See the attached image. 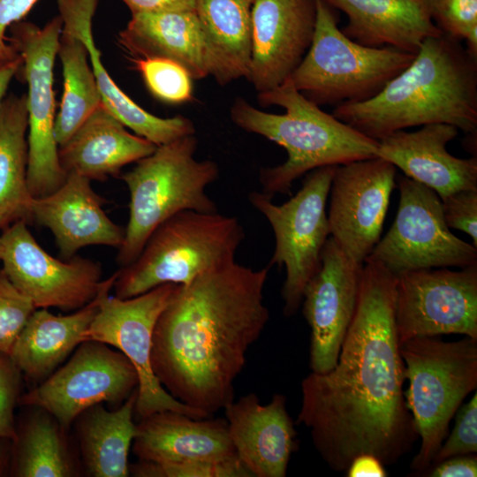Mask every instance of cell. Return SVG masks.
Here are the masks:
<instances>
[{
	"mask_svg": "<svg viewBox=\"0 0 477 477\" xmlns=\"http://www.w3.org/2000/svg\"><path fill=\"white\" fill-rule=\"evenodd\" d=\"M395 286L396 276L383 265L364 262L355 313L335 367L301 382L298 422L337 472L364 453L394 465L419 439L403 390Z\"/></svg>",
	"mask_w": 477,
	"mask_h": 477,
	"instance_id": "6da1fadb",
	"label": "cell"
},
{
	"mask_svg": "<svg viewBox=\"0 0 477 477\" xmlns=\"http://www.w3.org/2000/svg\"><path fill=\"white\" fill-rule=\"evenodd\" d=\"M269 269L234 261L177 284L151 349L153 372L174 398L211 416L233 401L246 352L269 320Z\"/></svg>",
	"mask_w": 477,
	"mask_h": 477,
	"instance_id": "7a4b0ae2",
	"label": "cell"
},
{
	"mask_svg": "<svg viewBox=\"0 0 477 477\" xmlns=\"http://www.w3.org/2000/svg\"><path fill=\"white\" fill-rule=\"evenodd\" d=\"M332 115L380 140L429 124L477 131V57L445 34L427 38L411 64L373 98L334 107Z\"/></svg>",
	"mask_w": 477,
	"mask_h": 477,
	"instance_id": "3957f363",
	"label": "cell"
},
{
	"mask_svg": "<svg viewBox=\"0 0 477 477\" xmlns=\"http://www.w3.org/2000/svg\"><path fill=\"white\" fill-rule=\"evenodd\" d=\"M260 105L279 106L284 114L262 111L245 99L233 102L230 117L242 130L283 147L287 159L260 170L261 192L273 198L291 193L292 183L309 171L377 156L379 141L371 139L305 97L286 80L279 87L258 94Z\"/></svg>",
	"mask_w": 477,
	"mask_h": 477,
	"instance_id": "277c9868",
	"label": "cell"
},
{
	"mask_svg": "<svg viewBox=\"0 0 477 477\" xmlns=\"http://www.w3.org/2000/svg\"><path fill=\"white\" fill-rule=\"evenodd\" d=\"M197 147L194 134L180 137L157 146L121 176L130 193L129 220L117 256L122 267L132 262L154 230L174 215L217 212L206 189L218 178L219 167L212 160H197Z\"/></svg>",
	"mask_w": 477,
	"mask_h": 477,
	"instance_id": "5b68a950",
	"label": "cell"
},
{
	"mask_svg": "<svg viewBox=\"0 0 477 477\" xmlns=\"http://www.w3.org/2000/svg\"><path fill=\"white\" fill-rule=\"evenodd\" d=\"M244 239V228L234 216L181 211L156 227L138 257L117 270L115 296L129 299L165 284H186L234 262Z\"/></svg>",
	"mask_w": 477,
	"mask_h": 477,
	"instance_id": "8992f818",
	"label": "cell"
},
{
	"mask_svg": "<svg viewBox=\"0 0 477 477\" xmlns=\"http://www.w3.org/2000/svg\"><path fill=\"white\" fill-rule=\"evenodd\" d=\"M409 386L407 407L420 439L410 468L425 473L447 436L452 417L477 388V339L447 342L417 337L400 344Z\"/></svg>",
	"mask_w": 477,
	"mask_h": 477,
	"instance_id": "52a82bcc",
	"label": "cell"
},
{
	"mask_svg": "<svg viewBox=\"0 0 477 477\" xmlns=\"http://www.w3.org/2000/svg\"><path fill=\"white\" fill-rule=\"evenodd\" d=\"M315 9L312 42L289 79L318 106L336 107L373 98L416 55L359 44L339 29L335 9L323 0H315Z\"/></svg>",
	"mask_w": 477,
	"mask_h": 477,
	"instance_id": "ba28073f",
	"label": "cell"
},
{
	"mask_svg": "<svg viewBox=\"0 0 477 477\" xmlns=\"http://www.w3.org/2000/svg\"><path fill=\"white\" fill-rule=\"evenodd\" d=\"M337 166H323L307 173L298 193L281 205L273 203V198L262 192L248 195L251 205L268 220L275 236V249L268 266L285 268L281 294L286 317L298 311L307 284L321 268L322 251L329 235L326 204Z\"/></svg>",
	"mask_w": 477,
	"mask_h": 477,
	"instance_id": "9c48e42d",
	"label": "cell"
},
{
	"mask_svg": "<svg viewBox=\"0 0 477 477\" xmlns=\"http://www.w3.org/2000/svg\"><path fill=\"white\" fill-rule=\"evenodd\" d=\"M57 16L42 27L30 22L11 26V42L22 59L27 84V185L33 197L48 195L65 180L55 137L54 64L62 33Z\"/></svg>",
	"mask_w": 477,
	"mask_h": 477,
	"instance_id": "30bf717a",
	"label": "cell"
},
{
	"mask_svg": "<svg viewBox=\"0 0 477 477\" xmlns=\"http://www.w3.org/2000/svg\"><path fill=\"white\" fill-rule=\"evenodd\" d=\"M399 205L394 222L366 261L404 272L477 263V247L455 236L445 223L442 200L431 188L405 176L398 179Z\"/></svg>",
	"mask_w": 477,
	"mask_h": 477,
	"instance_id": "8fae6325",
	"label": "cell"
},
{
	"mask_svg": "<svg viewBox=\"0 0 477 477\" xmlns=\"http://www.w3.org/2000/svg\"><path fill=\"white\" fill-rule=\"evenodd\" d=\"M176 286L162 284L129 299L107 293L85 335L86 341H98L117 348L134 367L139 378L134 412L140 419L167 410L195 419L211 416L174 398L162 386L151 367L154 329Z\"/></svg>",
	"mask_w": 477,
	"mask_h": 477,
	"instance_id": "7c38bea8",
	"label": "cell"
},
{
	"mask_svg": "<svg viewBox=\"0 0 477 477\" xmlns=\"http://www.w3.org/2000/svg\"><path fill=\"white\" fill-rule=\"evenodd\" d=\"M138 383L134 367L121 352L104 343L87 340L74 350L63 367L19 396V403L48 411L66 430L93 405H122Z\"/></svg>",
	"mask_w": 477,
	"mask_h": 477,
	"instance_id": "4fadbf2b",
	"label": "cell"
},
{
	"mask_svg": "<svg viewBox=\"0 0 477 477\" xmlns=\"http://www.w3.org/2000/svg\"><path fill=\"white\" fill-rule=\"evenodd\" d=\"M395 322L399 344L449 334L477 339V263L396 276Z\"/></svg>",
	"mask_w": 477,
	"mask_h": 477,
	"instance_id": "5bb4252c",
	"label": "cell"
},
{
	"mask_svg": "<svg viewBox=\"0 0 477 477\" xmlns=\"http://www.w3.org/2000/svg\"><path fill=\"white\" fill-rule=\"evenodd\" d=\"M0 241L2 269L36 308L76 311L93 300L102 286L98 262L77 255L65 261L51 256L23 221L3 230Z\"/></svg>",
	"mask_w": 477,
	"mask_h": 477,
	"instance_id": "9a60e30c",
	"label": "cell"
},
{
	"mask_svg": "<svg viewBox=\"0 0 477 477\" xmlns=\"http://www.w3.org/2000/svg\"><path fill=\"white\" fill-rule=\"evenodd\" d=\"M397 168L381 157L338 165L329 195V235L352 261L364 263L381 238Z\"/></svg>",
	"mask_w": 477,
	"mask_h": 477,
	"instance_id": "2e32d148",
	"label": "cell"
},
{
	"mask_svg": "<svg viewBox=\"0 0 477 477\" xmlns=\"http://www.w3.org/2000/svg\"><path fill=\"white\" fill-rule=\"evenodd\" d=\"M322 265L307 284L301 302L310 334L311 372L332 369L355 313L364 263L350 259L329 237Z\"/></svg>",
	"mask_w": 477,
	"mask_h": 477,
	"instance_id": "e0dca14e",
	"label": "cell"
},
{
	"mask_svg": "<svg viewBox=\"0 0 477 477\" xmlns=\"http://www.w3.org/2000/svg\"><path fill=\"white\" fill-rule=\"evenodd\" d=\"M315 0H256L247 80L268 92L290 78L312 42Z\"/></svg>",
	"mask_w": 477,
	"mask_h": 477,
	"instance_id": "ac0fdd59",
	"label": "cell"
},
{
	"mask_svg": "<svg viewBox=\"0 0 477 477\" xmlns=\"http://www.w3.org/2000/svg\"><path fill=\"white\" fill-rule=\"evenodd\" d=\"M285 404L282 394L262 405L256 394L249 393L223 408L237 456L253 477L286 475L298 442Z\"/></svg>",
	"mask_w": 477,
	"mask_h": 477,
	"instance_id": "d6986e66",
	"label": "cell"
},
{
	"mask_svg": "<svg viewBox=\"0 0 477 477\" xmlns=\"http://www.w3.org/2000/svg\"><path fill=\"white\" fill-rule=\"evenodd\" d=\"M458 134L448 124H429L417 131L400 130L379 140L377 156L405 177L434 190L441 200L464 190H477V158H458L447 145Z\"/></svg>",
	"mask_w": 477,
	"mask_h": 477,
	"instance_id": "ffe728a7",
	"label": "cell"
},
{
	"mask_svg": "<svg viewBox=\"0 0 477 477\" xmlns=\"http://www.w3.org/2000/svg\"><path fill=\"white\" fill-rule=\"evenodd\" d=\"M90 181L70 173L53 193L32 200L33 222L52 232L60 255L65 260L85 246L119 248L124 241L125 231L105 214L102 200L95 193Z\"/></svg>",
	"mask_w": 477,
	"mask_h": 477,
	"instance_id": "44dd1931",
	"label": "cell"
},
{
	"mask_svg": "<svg viewBox=\"0 0 477 477\" xmlns=\"http://www.w3.org/2000/svg\"><path fill=\"white\" fill-rule=\"evenodd\" d=\"M132 452L139 460L156 463L238 458L225 419H195L168 410L140 420Z\"/></svg>",
	"mask_w": 477,
	"mask_h": 477,
	"instance_id": "7402d4cb",
	"label": "cell"
},
{
	"mask_svg": "<svg viewBox=\"0 0 477 477\" xmlns=\"http://www.w3.org/2000/svg\"><path fill=\"white\" fill-rule=\"evenodd\" d=\"M99 0H57L63 29L86 46L102 105L125 127L156 146L195 134L193 123L183 116L160 117L132 101L112 80L101 61L94 41L92 21Z\"/></svg>",
	"mask_w": 477,
	"mask_h": 477,
	"instance_id": "603a6c76",
	"label": "cell"
},
{
	"mask_svg": "<svg viewBox=\"0 0 477 477\" xmlns=\"http://www.w3.org/2000/svg\"><path fill=\"white\" fill-rule=\"evenodd\" d=\"M117 271L103 280L97 296L83 307L66 315L48 308H36L19 334L10 356L30 380L49 376L82 342L96 315L102 299L113 288Z\"/></svg>",
	"mask_w": 477,
	"mask_h": 477,
	"instance_id": "cb8c5ba5",
	"label": "cell"
},
{
	"mask_svg": "<svg viewBox=\"0 0 477 477\" xmlns=\"http://www.w3.org/2000/svg\"><path fill=\"white\" fill-rule=\"evenodd\" d=\"M156 145L130 133L102 103L58 147L61 167L89 180L103 181L152 154Z\"/></svg>",
	"mask_w": 477,
	"mask_h": 477,
	"instance_id": "d4e9b609",
	"label": "cell"
},
{
	"mask_svg": "<svg viewBox=\"0 0 477 477\" xmlns=\"http://www.w3.org/2000/svg\"><path fill=\"white\" fill-rule=\"evenodd\" d=\"M323 1L347 16L341 31L363 46L416 54L427 38L443 34L420 0Z\"/></svg>",
	"mask_w": 477,
	"mask_h": 477,
	"instance_id": "484cf974",
	"label": "cell"
},
{
	"mask_svg": "<svg viewBox=\"0 0 477 477\" xmlns=\"http://www.w3.org/2000/svg\"><path fill=\"white\" fill-rule=\"evenodd\" d=\"M256 0H195L208 75L221 86L247 78Z\"/></svg>",
	"mask_w": 477,
	"mask_h": 477,
	"instance_id": "4316f807",
	"label": "cell"
},
{
	"mask_svg": "<svg viewBox=\"0 0 477 477\" xmlns=\"http://www.w3.org/2000/svg\"><path fill=\"white\" fill-rule=\"evenodd\" d=\"M117 40L136 58H167L181 64L193 80L208 76L194 11L132 14Z\"/></svg>",
	"mask_w": 477,
	"mask_h": 477,
	"instance_id": "83f0119b",
	"label": "cell"
},
{
	"mask_svg": "<svg viewBox=\"0 0 477 477\" xmlns=\"http://www.w3.org/2000/svg\"><path fill=\"white\" fill-rule=\"evenodd\" d=\"M137 389L113 411L102 404L83 411L74 420L87 473L94 477H126L128 454L137 435L132 420ZM73 422V423H74Z\"/></svg>",
	"mask_w": 477,
	"mask_h": 477,
	"instance_id": "f1b7e54d",
	"label": "cell"
},
{
	"mask_svg": "<svg viewBox=\"0 0 477 477\" xmlns=\"http://www.w3.org/2000/svg\"><path fill=\"white\" fill-rule=\"evenodd\" d=\"M26 95H11L0 106V230L33 222L27 185Z\"/></svg>",
	"mask_w": 477,
	"mask_h": 477,
	"instance_id": "f546056e",
	"label": "cell"
},
{
	"mask_svg": "<svg viewBox=\"0 0 477 477\" xmlns=\"http://www.w3.org/2000/svg\"><path fill=\"white\" fill-rule=\"evenodd\" d=\"M31 412L16 426L11 473L18 477H70L76 473L64 431L48 411L27 406Z\"/></svg>",
	"mask_w": 477,
	"mask_h": 477,
	"instance_id": "4dcf8cb0",
	"label": "cell"
},
{
	"mask_svg": "<svg viewBox=\"0 0 477 477\" xmlns=\"http://www.w3.org/2000/svg\"><path fill=\"white\" fill-rule=\"evenodd\" d=\"M57 55L64 78L63 96L55 119L59 147L102 104V97L85 44L63 27Z\"/></svg>",
	"mask_w": 477,
	"mask_h": 477,
	"instance_id": "1f68e13d",
	"label": "cell"
},
{
	"mask_svg": "<svg viewBox=\"0 0 477 477\" xmlns=\"http://www.w3.org/2000/svg\"><path fill=\"white\" fill-rule=\"evenodd\" d=\"M146 87L158 100L166 103H183L193 96V78L179 64L167 58L133 59Z\"/></svg>",
	"mask_w": 477,
	"mask_h": 477,
	"instance_id": "d6a6232c",
	"label": "cell"
},
{
	"mask_svg": "<svg viewBox=\"0 0 477 477\" xmlns=\"http://www.w3.org/2000/svg\"><path fill=\"white\" fill-rule=\"evenodd\" d=\"M429 15L440 30L477 57V0H436Z\"/></svg>",
	"mask_w": 477,
	"mask_h": 477,
	"instance_id": "836d02e7",
	"label": "cell"
},
{
	"mask_svg": "<svg viewBox=\"0 0 477 477\" xmlns=\"http://www.w3.org/2000/svg\"><path fill=\"white\" fill-rule=\"evenodd\" d=\"M137 477H253L239 460L223 462L156 463L140 460L129 466Z\"/></svg>",
	"mask_w": 477,
	"mask_h": 477,
	"instance_id": "e575fe53",
	"label": "cell"
},
{
	"mask_svg": "<svg viewBox=\"0 0 477 477\" xmlns=\"http://www.w3.org/2000/svg\"><path fill=\"white\" fill-rule=\"evenodd\" d=\"M36 309L0 268V352L10 355L26 321Z\"/></svg>",
	"mask_w": 477,
	"mask_h": 477,
	"instance_id": "d590c367",
	"label": "cell"
},
{
	"mask_svg": "<svg viewBox=\"0 0 477 477\" xmlns=\"http://www.w3.org/2000/svg\"><path fill=\"white\" fill-rule=\"evenodd\" d=\"M454 428L434 457L433 466L439 462L459 455L477 452V394L456 413ZM429 467V468H430Z\"/></svg>",
	"mask_w": 477,
	"mask_h": 477,
	"instance_id": "8d00e7d4",
	"label": "cell"
},
{
	"mask_svg": "<svg viewBox=\"0 0 477 477\" xmlns=\"http://www.w3.org/2000/svg\"><path fill=\"white\" fill-rule=\"evenodd\" d=\"M21 375L11 356L0 352V438H16L14 408L20 396Z\"/></svg>",
	"mask_w": 477,
	"mask_h": 477,
	"instance_id": "74e56055",
	"label": "cell"
},
{
	"mask_svg": "<svg viewBox=\"0 0 477 477\" xmlns=\"http://www.w3.org/2000/svg\"><path fill=\"white\" fill-rule=\"evenodd\" d=\"M442 208L447 226L468 234L477 247V190L459 191L445 197Z\"/></svg>",
	"mask_w": 477,
	"mask_h": 477,
	"instance_id": "f35d334b",
	"label": "cell"
},
{
	"mask_svg": "<svg viewBox=\"0 0 477 477\" xmlns=\"http://www.w3.org/2000/svg\"><path fill=\"white\" fill-rule=\"evenodd\" d=\"M424 473L430 477H475L477 457L475 454L454 456L431 466Z\"/></svg>",
	"mask_w": 477,
	"mask_h": 477,
	"instance_id": "ab89813d",
	"label": "cell"
},
{
	"mask_svg": "<svg viewBox=\"0 0 477 477\" xmlns=\"http://www.w3.org/2000/svg\"><path fill=\"white\" fill-rule=\"evenodd\" d=\"M39 0H0V49H9L6 31L19 22Z\"/></svg>",
	"mask_w": 477,
	"mask_h": 477,
	"instance_id": "60d3db41",
	"label": "cell"
},
{
	"mask_svg": "<svg viewBox=\"0 0 477 477\" xmlns=\"http://www.w3.org/2000/svg\"><path fill=\"white\" fill-rule=\"evenodd\" d=\"M132 14L194 11L195 0H122Z\"/></svg>",
	"mask_w": 477,
	"mask_h": 477,
	"instance_id": "b9f144b4",
	"label": "cell"
},
{
	"mask_svg": "<svg viewBox=\"0 0 477 477\" xmlns=\"http://www.w3.org/2000/svg\"><path fill=\"white\" fill-rule=\"evenodd\" d=\"M347 477H385V466L372 454L355 457L345 470Z\"/></svg>",
	"mask_w": 477,
	"mask_h": 477,
	"instance_id": "7bdbcfd3",
	"label": "cell"
},
{
	"mask_svg": "<svg viewBox=\"0 0 477 477\" xmlns=\"http://www.w3.org/2000/svg\"><path fill=\"white\" fill-rule=\"evenodd\" d=\"M21 65L22 59L19 54L10 59L0 62V106L5 97L11 80Z\"/></svg>",
	"mask_w": 477,
	"mask_h": 477,
	"instance_id": "ee69618b",
	"label": "cell"
},
{
	"mask_svg": "<svg viewBox=\"0 0 477 477\" xmlns=\"http://www.w3.org/2000/svg\"><path fill=\"white\" fill-rule=\"evenodd\" d=\"M12 440L0 438V476L4 475L11 465Z\"/></svg>",
	"mask_w": 477,
	"mask_h": 477,
	"instance_id": "f6af8a7d",
	"label": "cell"
},
{
	"mask_svg": "<svg viewBox=\"0 0 477 477\" xmlns=\"http://www.w3.org/2000/svg\"><path fill=\"white\" fill-rule=\"evenodd\" d=\"M17 54L18 53L13 47L9 49H0V62L10 59Z\"/></svg>",
	"mask_w": 477,
	"mask_h": 477,
	"instance_id": "bcb514c9",
	"label": "cell"
},
{
	"mask_svg": "<svg viewBox=\"0 0 477 477\" xmlns=\"http://www.w3.org/2000/svg\"><path fill=\"white\" fill-rule=\"evenodd\" d=\"M429 13V10L436 0H420Z\"/></svg>",
	"mask_w": 477,
	"mask_h": 477,
	"instance_id": "7dc6e473",
	"label": "cell"
},
{
	"mask_svg": "<svg viewBox=\"0 0 477 477\" xmlns=\"http://www.w3.org/2000/svg\"><path fill=\"white\" fill-rule=\"evenodd\" d=\"M1 242V241H0Z\"/></svg>",
	"mask_w": 477,
	"mask_h": 477,
	"instance_id": "c3c4849f",
	"label": "cell"
}]
</instances>
